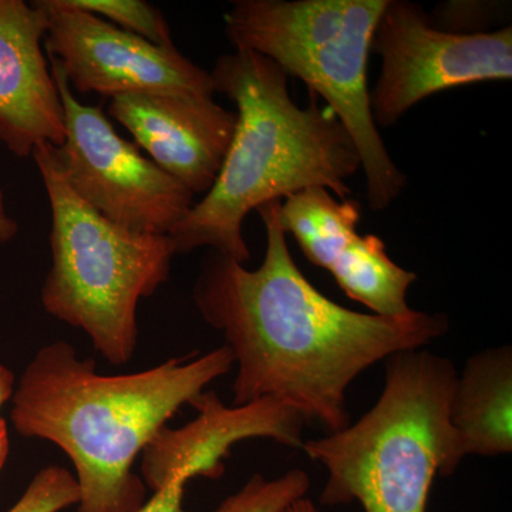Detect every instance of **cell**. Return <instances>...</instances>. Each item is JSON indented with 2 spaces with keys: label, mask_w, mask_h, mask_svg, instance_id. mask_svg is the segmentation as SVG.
<instances>
[{
  "label": "cell",
  "mask_w": 512,
  "mask_h": 512,
  "mask_svg": "<svg viewBox=\"0 0 512 512\" xmlns=\"http://www.w3.org/2000/svg\"><path fill=\"white\" fill-rule=\"evenodd\" d=\"M259 207L266 249L259 268L210 251L192 298L222 333L237 366L232 406L275 399L330 433L346 429V393L356 377L406 350L446 335L443 313L382 316L343 308L299 271L278 221V205Z\"/></svg>",
  "instance_id": "obj_1"
},
{
  "label": "cell",
  "mask_w": 512,
  "mask_h": 512,
  "mask_svg": "<svg viewBox=\"0 0 512 512\" xmlns=\"http://www.w3.org/2000/svg\"><path fill=\"white\" fill-rule=\"evenodd\" d=\"M227 346L165 360L128 375H101L67 342L37 350L13 390L10 420L26 439L49 441L72 461L77 512H137L147 487L134 473L144 448L181 407L228 375Z\"/></svg>",
  "instance_id": "obj_2"
},
{
  "label": "cell",
  "mask_w": 512,
  "mask_h": 512,
  "mask_svg": "<svg viewBox=\"0 0 512 512\" xmlns=\"http://www.w3.org/2000/svg\"><path fill=\"white\" fill-rule=\"evenodd\" d=\"M210 73L215 93L237 107V127L211 190L168 238L175 255L208 248L245 264L251 252L242 227L249 212L316 187L346 200L362 160L336 114L315 94L299 107L288 74L268 57L234 50Z\"/></svg>",
  "instance_id": "obj_3"
},
{
  "label": "cell",
  "mask_w": 512,
  "mask_h": 512,
  "mask_svg": "<svg viewBox=\"0 0 512 512\" xmlns=\"http://www.w3.org/2000/svg\"><path fill=\"white\" fill-rule=\"evenodd\" d=\"M375 406L355 424L302 450L328 471L323 505L357 501L365 512H426L434 478L464 460L450 423L453 362L416 349L387 357Z\"/></svg>",
  "instance_id": "obj_4"
},
{
  "label": "cell",
  "mask_w": 512,
  "mask_h": 512,
  "mask_svg": "<svg viewBox=\"0 0 512 512\" xmlns=\"http://www.w3.org/2000/svg\"><path fill=\"white\" fill-rule=\"evenodd\" d=\"M387 0H235L225 13L234 50L268 57L325 100L362 160L367 201L382 212L406 188L373 119L367 60Z\"/></svg>",
  "instance_id": "obj_5"
},
{
  "label": "cell",
  "mask_w": 512,
  "mask_h": 512,
  "mask_svg": "<svg viewBox=\"0 0 512 512\" xmlns=\"http://www.w3.org/2000/svg\"><path fill=\"white\" fill-rule=\"evenodd\" d=\"M32 157L52 215L43 308L86 333L110 365H127L138 345V303L170 278L173 244L167 235L137 234L101 217L64 180L55 147L42 144Z\"/></svg>",
  "instance_id": "obj_6"
},
{
  "label": "cell",
  "mask_w": 512,
  "mask_h": 512,
  "mask_svg": "<svg viewBox=\"0 0 512 512\" xmlns=\"http://www.w3.org/2000/svg\"><path fill=\"white\" fill-rule=\"evenodd\" d=\"M50 70L63 104L66 137L55 157L64 180L114 225L168 237L191 210L194 194L124 140L100 106L80 103L53 60Z\"/></svg>",
  "instance_id": "obj_7"
},
{
  "label": "cell",
  "mask_w": 512,
  "mask_h": 512,
  "mask_svg": "<svg viewBox=\"0 0 512 512\" xmlns=\"http://www.w3.org/2000/svg\"><path fill=\"white\" fill-rule=\"evenodd\" d=\"M370 53L382 59L370 93L373 119L376 126L389 127L433 94L511 80L512 28L460 35L434 26L416 3L387 0Z\"/></svg>",
  "instance_id": "obj_8"
},
{
  "label": "cell",
  "mask_w": 512,
  "mask_h": 512,
  "mask_svg": "<svg viewBox=\"0 0 512 512\" xmlns=\"http://www.w3.org/2000/svg\"><path fill=\"white\" fill-rule=\"evenodd\" d=\"M46 10L43 47L77 93L214 97L211 73L174 46L161 47L70 5L40 0Z\"/></svg>",
  "instance_id": "obj_9"
},
{
  "label": "cell",
  "mask_w": 512,
  "mask_h": 512,
  "mask_svg": "<svg viewBox=\"0 0 512 512\" xmlns=\"http://www.w3.org/2000/svg\"><path fill=\"white\" fill-rule=\"evenodd\" d=\"M276 215L308 261L329 271L350 299L376 315L413 311L407 292L417 275L390 259L382 239L357 234L359 202L336 200L325 188H309L279 202Z\"/></svg>",
  "instance_id": "obj_10"
},
{
  "label": "cell",
  "mask_w": 512,
  "mask_h": 512,
  "mask_svg": "<svg viewBox=\"0 0 512 512\" xmlns=\"http://www.w3.org/2000/svg\"><path fill=\"white\" fill-rule=\"evenodd\" d=\"M109 114L165 173L192 194H207L217 180L237 127V111L214 97L123 94Z\"/></svg>",
  "instance_id": "obj_11"
},
{
  "label": "cell",
  "mask_w": 512,
  "mask_h": 512,
  "mask_svg": "<svg viewBox=\"0 0 512 512\" xmlns=\"http://www.w3.org/2000/svg\"><path fill=\"white\" fill-rule=\"evenodd\" d=\"M42 3L0 0V143L32 157L42 144L66 137L62 99L45 56Z\"/></svg>",
  "instance_id": "obj_12"
},
{
  "label": "cell",
  "mask_w": 512,
  "mask_h": 512,
  "mask_svg": "<svg viewBox=\"0 0 512 512\" xmlns=\"http://www.w3.org/2000/svg\"><path fill=\"white\" fill-rule=\"evenodd\" d=\"M450 423L464 458L512 451V349H485L457 376Z\"/></svg>",
  "instance_id": "obj_13"
},
{
  "label": "cell",
  "mask_w": 512,
  "mask_h": 512,
  "mask_svg": "<svg viewBox=\"0 0 512 512\" xmlns=\"http://www.w3.org/2000/svg\"><path fill=\"white\" fill-rule=\"evenodd\" d=\"M309 487L311 480L302 470L288 471L274 480L255 474L212 512H288L293 503L306 497Z\"/></svg>",
  "instance_id": "obj_14"
},
{
  "label": "cell",
  "mask_w": 512,
  "mask_h": 512,
  "mask_svg": "<svg viewBox=\"0 0 512 512\" xmlns=\"http://www.w3.org/2000/svg\"><path fill=\"white\" fill-rule=\"evenodd\" d=\"M74 8L106 20L124 32L143 37L153 45L174 46L163 13L144 0H69Z\"/></svg>",
  "instance_id": "obj_15"
},
{
  "label": "cell",
  "mask_w": 512,
  "mask_h": 512,
  "mask_svg": "<svg viewBox=\"0 0 512 512\" xmlns=\"http://www.w3.org/2000/svg\"><path fill=\"white\" fill-rule=\"evenodd\" d=\"M79 503V485L67 468L47 466L35 474L8 512H62Z\"/></svg>",
  "instance_id": "obj_16"
},
{
  "label": "cell",
  "mask_w": 512,
  "mask_h": 512,
  "mask_svg": "<svg viewBox=\"0 0 512 512\" xmlns=\"http://www.w3.org/2000/svg\"><path fill=\"white\" fill-rule=\"evenodd\" d=\"M494 16V6L484 2H450L434 10L431 22L439 29L460 35H476L491 32L490 20Z\"/></svg>",
  "instance_id": "obj_17"
},
{
  "label": "cell",
  "mask_w": 512,
  "mask_h": 512,
  "mask_svg": "<svg viewBox=\"0 0 512 512\" xmlns=\"http://www.w3.org/2000/svg\"><path fill=\"white\" fill-rule=\"evenodd\" d=\"M16 377L12 370L0 363V410L6 403L10 402L15 390ZM9 431L5 419L0 417V471L5 467L9 457Z\"/></svg>",
  "instance_id": "obj_18"
},
{
  "label": "cell",
  "mask_w": 512,
  "mask_h": 512,
  "mask_svg": "<svg viewBox=\"0 0 512 512\" xmlns=\"http://www.w3.org/2000/svg\"><path fill=\"white\" fill-rule=\"evenodd\" d=\"M18 222L10 217L8 208H6L5 195L0 190V244L12 241L18 235Z\"/></svg>",
  "instance_id": "obj_19"
},
{
  "label": "cell",
  "mask_w": 512,
  "mask_h": 512,
  "mask_svg": "<svg viewBox=\"0 0 512 512\" xmlns=\"http://www.w3.org/2000/svg\"><path fill=\"white\" fill-rule=\"evenodd\" d=\"M288 512H320L316 505L312 503L308 498L303 497L301 500L296 501V503L292 504V507L289 508Z\"/></svg>",
  "instance_id": "obj_20"
}]
</instances>
